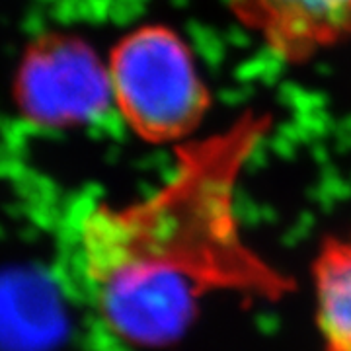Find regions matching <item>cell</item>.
Here are the masks:
<instances>
[{
    "label": "cell",
    "instance_id": "cell-5",
    "mask_svg": "<svg viewBox=\"0 0 351 351\" xmlns=\"http://www.w3.org/2000/svg\"><path fill=\"white\" fill-rule=\"evenodd\" d=\"M311 274L322 351H351V237L322 240Z\"/></svg>",
    "mask_w": 351,
    "mask_h": 351
},
{
    "label": "cell",
    "instance_id": "cell-2",
    "mask_svg": "<svg viewBox=\"0 0 351 351\" xmlns=\"http://www.w3.org/2000/svg\"><path fill=\"white\" fill-rule=\"evenodd\" d=\"M108 69L113 106L145 143H186L211 108L193 49L170 25L145 24L123 34Z\"/></svg>",
    "mask_w": 351,
    "mask_h": 351
},
{
    "label": "cell",
    "instance_id": "cell-4",
    "mask_svg": "<svg viewBox=\"0 0 351 351\" xmlns=\"http://www.w3.org/2000/svg\"><path fill=\"white\" fill-rule=\"evenodd\" d=\"M226 6L246 32L291 66L351 41V0H226Z\"/></svg>",
    "mask_w": 351,
    "mask_h": 351
},
{
    "label": "cell",
    "instance_id": "cell-3",
    "mask_svg": "<svg viewBox=\"0 0 351 351\" xmlns=\"http://www.w3.org/2000/svg\"><path fill=\"white\" fill-rule=\"evenodd\" d=\"M12 98L32 125H86L113 104L108 61L76 34L47 32L25 47L14 73Z\"/></svg>",
    "mask_w": 351,
    "mask_h": 351
},
{
    "label": "cell",
    "instance_id": "cell-1",
    "mask_svg": "<svg viewBox=\"0 0 351 351\" xmlns=\"http://www.w3.org/2000/svg\"><path fill=\"white\" fill-rule=\"evenodd\" d=\"M271 127L269 113L248 110L178 145L172 172L149 195L98 203L76 219V274L115 336L158 346L188 326L207 295H287L291 279L246 242L237 211L242 174Z\"/></svg>",
    "mask_w": 351,
    "mask_h": 351
}]
</instances>
